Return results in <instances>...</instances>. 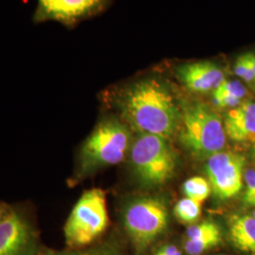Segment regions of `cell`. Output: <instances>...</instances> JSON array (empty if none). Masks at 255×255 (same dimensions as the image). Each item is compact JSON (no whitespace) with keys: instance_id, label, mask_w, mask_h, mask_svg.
I'll return each mask as SVG.
<instances>
[{"instance_id":"obj_1","label":"cell","mask_w":255,"mask_h":255,"mask_svg":"<svg viewBox=\"0 0 255 255\" xmlns=\"http://www.w3.org/2000/svg\"><path fill=\"white\" fill-rule=\"evenodd\" d=\"M123 118L142 133L167 139L173 134L181 114L164 82L145 79L121 89L116 98Z\"/></svg>"},{"instance_id":"obj_2","label":"cell","mask_w":255,"mask_h":255,"mask_svg":"<svg viewBox=\"0 0 255 255\" xmlns=\"http://www.w3.org/2000/svg\"><path fill=\"white\" fill-rule=\"evenodd\" d=\"M180 141L198 159H208L223 149L226 143L224 125L219 116L204 103L184 105L181 117Z\"/></svg>"},{"instance_id":"obj_3","label":"cell","mask_w":255,"mask_h":255,"mask_svg":"<svg viewBox=\"0 0 255 255\" xmlns=\"http://www.w3.org/2000/svg\"><path fill=\"white\" fill-rule=\"evenodd\" d=\"M129 144L127 127L115 119H103L82 146L80 175L85 176L125 158Z\"/></svg>"},{"instance_id":"obj_4","label":"cell","mask_w":255,"mask_h":255,"mask_svg":"<svg viewBox=\"0 0 255 255\" xmlns=\"http://www.w3.org/2000/svg\"><path fill=\"white\" fill-rule=\"evenodd\" d=\"M109 217L106 195L100 188L84 192L64 225L66 244L81 248L92 243L107 229Z\"/></svg>"},{"instance_id":"obj_5","label":"cell","mask_w":255,"mask_h":255,"mask_svg":"<svg viewBox=\"0 0 255 255\" xmlns=\"http://www.w3.org/2000/svg\"><path fill=\"white\" fill-rule=\"evenodd\" d=\"M130 158L134 174L146 186L163 185L176 170V156L163 137L142 133L132 146Z\"/></svg>"},{"instance_id":"obj_6","label":"cell","mask_w":255,"mask_h":255,"mask_svg":"<svg viewBox=\"0 0 255 255\" xmlns=\"http://www.w3.org/2000/svg\"><path fill=\"white\" fill-rule=\"evenodd\" d=\"M167 222V209L159 199H137L124 210L125 227L138 250L151 244L166 229Z\"/></svg>"},{"instance_id":"obj_7","label":"cell","mask_w":255,"mask_h":255,"mask_svg":"<svg viewBox=\"0 0 255 255\" xmlns=\"http://www.w3.org/2000/svg\"><path fill=\"white\" fill-rule=\"evenodd\" d=\"M245 164L246 160L242 155L232 151H219L207 159L208 182L219 200L232 199L241 192Z\"/></svg>"},{"instance_id":"obj_8","label":"cell","mask_w":255,"mask_h":255,"mask_svg":"<svg viewBox=\"0 0 255 255\" xmlns=\"http://www.w3.org/2000/svg\"><path fill=\"white\" fill-rule=\"evenodd\" d=\"M110 2L111 0H37L32 21L35 24L55 21L73 27L82 20L101 13Z\"/></svg>"},{"instance_id":"obj_9","label":"cell","mask_w":255,"mask_h":255,"mask_svg":"<svg viewBox=\"0 0 255 255\" xmlns=\"http://www.w3.org/2000/svg\"><path fill=\"white\" fill-rule=\"evenodd\" d=\"M35 235L27 220L12 212L0 220V255H33Z\"/></svg>"},{"instance_id":"obj_10","label":"cell","mask_w":255,"mask_h":255,"mask_svg":"<svg viewBox=\"0 0 255 255\" xmlns=\"http://www.w3.org/2000/svg\"><path fill=\"white\" fill-rule=\"evenodd\" d=\"M177 76L187 89L199 94L215 91L226 80L222 68L211 61L182 64Z\"/></svg>"},{"instance_id":"obj_11","label":"cell","mask_w":255,"mask_h":255,"mask_svg":"<svg viewBox=\"0 0 255 255\" xmlns=\"http://www.w3.org/2000/svg\"><path fill=\"white\" fill-rule=\"evenodd\" d=\"M226 135L235 142L255 144V102L242 101L229 110L223 120Z\"/></svg>"},{"instance_id":"obj_12","label":"cell","mask_w":255,"mask_h":255,"mask_svg":"<svg viewBox=\"0 0 255 255\" xmlns=\"http://www.w3.org/2000/svg\"><path fill=\"white\" fill-rule=\"evenodd\" d=\"M230 238L234 246L255 255V218L252 215H235L229 221Z\"/></svg>"},{"instance_id":"obj_13","label":"cell","mask_w":255,"mask_h":255,"mask_svg":"<svg viewBox=\"0 0 255 255\" xmlns=\"http://www.w3.org/2000/svg\"><path fill=\"white\" fill-rule=\"evenodd\" d=\"M182 190L186 198L202 203L212 191L208 180L202 177H193L183 183Z\"/></svg>"},{"instance_id":"obj_14","label":"cell","mask_w":255,"mask_h":255,"mask_svg":"<svg viewBox=\"0 0 255 255\" xmlns=\"http://www.w3.org/2000/svg\"><path fill=\"white\" fill-rule=\"evenodd\" d=\"M201 204L189 198H184L175 205L174 214L182 223L192 224L201 217Z\"/></svg>"},{"instance_id":"obj_15","label":"cell","mask_w":255,"mask_h":255,"mask_svg":"<svg viewBox=\"0 0 255 255\" xmlns=\"http://www.w3.org/2000/svg\"><path fill=\"white\" fill-rule=\"evenodd\" d=\"M222 236L219 225L213 221H203L191 225L186 230V237L189 240H199L207 237Z\"/></svg>"},{"instance_id":"obj_16","label":"cell","mask_w":255,"mask_h":255,"mask_svg":"<svg viewBox=\"0 0 255 255\" xmlns=\"http://www.w3.org/2000/svg\"><path fill=\"white\" fill-rule=\"evenodd\" d=\"M222 236L207 237L199 240L187 239L184 245V250L188 255H201L210 249L218 246L221 242Z\"/></svg>"},{"instance_id":"obj_17","label":"cell","mask_w":255,"mask_h":255,"mask_svg":"<svg viewBox=\"0 0 255 255\" xmlns=\"http://www.w3.org/2000/svg\"><path fill=\"white\" fill-rule=\"evenodd\" d=\"M247 90L245 86L238 81H224L219 87L213 92V96H225L236 98L240 101L246 97Z\"/></svg>"},{"instance_id":"obj_18","label":"cell","mask_w":255,"mask_h":255,"mask_svg":"<svg viewBox=\"0 0 255 255\" xmlns=\"http://www.w3.org/2000/svg\"><path fill=\"white\" fill-rule=\"evenodd\" d=\"M234 72L237 77L241 78L244 82L249 83L250 85L254 84L255 82V73L247 63L243 54L237 57L234 65Z\"/></svg>"},{"instance_id":"obj_19","label":"cell","mask_w":255,"mask_h":255,"mask_svg":"<svg viewBox=\"0 0 255 255\" xmlns=\"http://www.w3.org/2000/svg\"><path fill=\"white\" fill-rule=\"evenodd\" d=\"M45 255H117L113 250L107 248L94 249L88 252H56V251H47Z\"/></svg>"},{"instance_id":"obj_20","label":"cell","mask_w":255,"mask_h":255,"mask_svg":"<svg viewBox=\"0 0 255 255\" xmlns=\"http://www.w3.org/2000/svg\"><path fill=\"white\" fill-rule=\"evenodd\" d=\"M244 181L246 184V188L244 195H250L255 193V170L248 169L244 173Z\"/></svg>"},{"instance_id":"obj_21","label":"cell","mask_w":255,"mask_h":255,"mask_svg":"<svg viewBox=\"0 0 255 255\" xmlns=\"http://www.w3.org/2000/svg\"><path fill=\"white\" fill-rule=\"evenodd\" d=\"M154 255H182V253L177 247L167 245L161 248Z\"/></svg>"},{"instance_id":"obj_22","label":"cell","mask_w":255,"mask_h":255,"mask_svg":"<svg viewBox=\"0 0 255 255\" xmlns=\"http://www.w3.org/2000/svg\"><path fill=\"white\" fill-rule=\"evenodd\" d=\"M243 201L246 206L255 208V193L250 195H243Z\"/></svg>"},{"instance_id":"obj_23","label":"cell","mask_w":255,"mask_h":255,"mask_svg":"<svg viewBox=\"0 0 255 255\" xmlns=\"http://www.w3.org/2000/svg\"><path fill=\"white\" fill-rule=\"evenodd\" d=\"M243 56H244L247 63L249 64V65L251 66V68L254 70V72L255 73V53L248 52V53L243 54Z\"/></svg>"},{"instance_id":"obj_24","label":"cell","mask_w":255,"mask_h":255,"mask_svg":"<svg viewBox=\"0 0 255 255\" xmlns=\"http://www.w3.org/2000/svg\"><path fill=\"white\" fill-rule=\"evenodd\" d=\"M7 214H6V212H5V210L4 208L2 207V205H0V220L3 219L5 216H6Z\"/></svg>"},{"instance_id":"obj_25","label":"cell","mask_w":255,"mask_h":255,"mask_svg":"<svg viewBox=\"0 0 255 255\" xmlns=\"http://www.w3.org/2000/svg\"><path fill=\"white\" fill-rule=\"evenodd\" d=\"M253 157L255 160V144H254V147H253Z\"/></svg>"},{"instance_id":"obj_26","label":"cell","mask_w":255,"mask_h":255,"mask_svg":"<svg viewBox=\"0 0 255 255\" xmlns=\"http://www.w3.org/2000/svg\"><path fill=\"white\" fill-rule=\"evenodd\" d=\"M251 86H252V89H253V91L255 92V82L254 83V84H252Z\"/></svg>"},{"instance_id":"obj_27","label":"cell","mask_w":255,"mask_h":255,"mask_svg":"<svg viewBox=\"0 0 255 255\" xmlns=\"http://www.w3.org/2000/svg\"><path fill=\"white\" fill-rule=\"evenodd\" d=\"M253 216H254V217L255 218V211H254V213H253Z\"/></svg>"}]
</instances>
